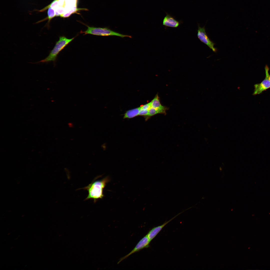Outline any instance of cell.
<instances>
[{
  "label": "cell",
  "instance_id": "4",
  "mask_svg": "<svg viewBox=\"0 0 270 270\" xmlns=\"http://www.w3.org/2000/svg\"><path fill=\"white\" fill-rule=\"evenodd\" d=\"M86 25L88 28L87 30L84 31L81 30L80 32V33L83 34L84 35L88 34L98 36H116L122 38H132L130 36L122 34L113 31L107 28L95 27Z\"/></svg>",
  "mask_w": 270,
  "mask_h": 270
},
{
  "label": "cell",
  "instance_id": "6",
  "mask_svg": "<svg viewBox=\"0 0 270 270\" xmlns=\"http://www.w3.org/2000/svg\"><path fill=\"white\" fill-rule=\"evenodd\" d=\"M150 241L147 235H146L139 242L135 248L131 252L126 256L121 258L117 264H118L133 254L138 252L144 248H148L150 246L149 244Z\"/></svg>",
  "mask_w": 270,
  "mask_h": 270
},
{
  "label": "cell",
  "instance_id": "5",
  "mask_svg": "<svg viewBox=\"0 0 270 270\" xmlns=\"http://www.w3.org/2000/svg\"><path fill=\"white\" fill-rule=\"evenodd\" d=\"M198 27L197 34L198 38L201 42L204 44L212 49L213 52H216L217 49L214 47L215 44L211 40L207 35L206 32L205 26L201 27L198 24Z\"/></svg>",
  "mask_w": 270,
  "mask_h": 270
},
{
  "label": "cell",
  "instance_id": "14",
  "mask_svg": "<svg viewBox=\"0 0 270 270\" xmlns=\"http://www.w3.org/2000/svg\"><path fill=\"white\" fill-rule=\"evenodd\" d=\"M148 110H144L140 108L138 115L145 116L148 115Z\"/></svg>",
  "mask_w": 270,
  "mask_h": 270
},
{
  "label": "cell",
  "instance_id": "3",
  "mask_svg": "<svg viewBox=\"0 0 270 270\" xmlns=\"http://www.w3.org/2000/svg\"><path fill=\"white\" fill-rule=\"evenodd\" d=\"M68 38L64 36H60L59 40L56 42L52 50L51 51L49 55L44 59L38 62L48 63L51 61L54 62V64L56 61L57 56L59 53L70 43L76 37Z\"/></svg>",
  "mask_w": 270,
  "mask_h": 270
},
{
  "label": "cell",
  "instance_id": "7",
  "mask_svg": "<svg viewBox=\"0 0 270 270\" xmlns=\"http://www.w3.org/2000/svg\"><path fill=\"white\" fill-rule=\"evenodd\" d=\"M183 212H182L178 214L171 218L169 220L164 222L162 224L154 227L152 228L148 232L146 235L150 240V241L152 240L161 231L165 226L175 218Z\"/></svg>",
  "mask_w": 270,
  "mask_h": 270
},
{
  "label": "cell",
  "instance_id": "2",
  "mask_svg": "<svg viewBox=\"0 0 270 270\" xmlns=\"http://www.w3.org/2000/svg\"><path fill=\"white\" fill-rule=\"evenodd\" d=\"M97 178H95L88 186L79 189H83L88 191V195L85 200L93 199L94 202L95 203L98 199H102L104 196L103 193V189L110 180L108 177H106L100 180H96Z\"/></svg>",
  "mask_w": 270,
  "mask_h": 270
},
{
  "label": "cell",
  "instance_id": "13",
  "mask_svg": "<svg viewBox=\"0 0 270 270\" xmlns=\"http://www.w3.org/2000/svg\"><path fill=\"white\" fill-rule=\"evenodd\" d=\"M142 109L149 110L152 107V102H150L140 106Z\"/></svg>",
  "mask_w": 270,
  "mask_h": 270
},
{
  "label": "cell",
  "instance_id": "10",
  "mask_svg": "<svg viewBox=\"0 0 270 270\" xmlns=\"http://www.w3.org/2000/svg\"><path fill=\"white\" fill-rule=\"evenodd\" d=\"M151 102L152 107L156 109L166 110L168 109V108L161 105L158 94L156 95Z\"/></svg>",
  "mask_w": 270,
  "mask_h": 270
},
{
  "label": "cell",
  "instance_id": "1",
  "mask_svg": "<svg viewBox=\"0 0 270 270\" xmlns=\"http://www.w3.org/2000/svg\"><path fill=\"white\" fill-rule=\"evenodd\" d=\"M77 2L78 0H54L40 11L43 12L51 8L55 11L56 17L67 18L80 10L77 8Z\"/></svg>",
  "mask_w": 270,
  "mask_h": 270
},
{
  "label": "cell",
  "instance_id": "11",
  "mask_svg": "<svg viewBox=\"0 0 270 270\" xmlns=\"http://www.w3.org/2000/svg\"><path fill=\"white\" fill-rule=\"evenodd\" d=\"M140 107L127 111L124 114V118H132L139 115Z\"/></svg>",
  "mask_w": 270,
  "mask_h": 270
},
{
  "label": "cell",
  "instance_id": "15",
  "mask_svg": "<svg viewBox=\"0 0 270 270\" xmlns=\"http://www.w3.org/2000/svg\"><path fill=\"white\" fill-rule=\"evenodd\" d=\"M268 70L269 68L267 66H266L265 68L266 75L265 78L268 79L270 82V75L268 73Z\"/></svg>",
  "mask_w": 270,
  "mask_h": 270
},
{
  "label": "cell",
  "instance_id": "9",
  "mask_svg": "<svg viewBox=\"0 0 270 270\" xmlns=\"http://www.w3.org/2000/svg\"><path fill=\"white\" fill-rule=\"evenodd\" d=\"M180 24V22L168 14L164 18L162 22V25L167 27L176 28L178 27Z\"/></svg>",
  "mask_w": 270,
  "mask_h": 270
},
{
  "label": "cell",
  "instance_id": "16",
  "mask_svg": "<svg viewBox=\"0 0 270 270\" xmlns=\"http://www.w3.org/2000/svg\"><path fill=\"white\" fill-rule=\"evenodd\" d=\"M68 126L70 127L71 128L72 127L73 125L72 124L70 123V124H68Z\"/></svg>",
  "mask_w": 270,
  "mask_h": 270
},
{
  "label": "cell",
  "instance_id": "8",
  "mask_svg": "<svg viewBox=\"0 0 270 270\" xmlns=\"http://www.w3.org/2000/svg\"><path fill=\"white\" fill-rule=\"evenodd\" d=\"M254 86V88L253 94H259L270 88V82L268 79L265 78L261 82L255 84Z\"/></svg>",
  "mask_w": 270,
  "mask_h": 270
},
{
  "label": "cell",
  "instance_id": "12",
  "mask_svg": "<svg viewBox=\"0 0 270 270\" xmlns=\"http://www.w3.org/2000/svg\"><path fill=\"white\" fill-rule=\"evenodd\" d=\"M166 110H160L156 109L152 107L149 110L148 114L144 116L145 120H147L151 116L158 114H166Z\"/></svg>",
  "mask_w": 270,
  "mask_h": 270
}]
</instances>
